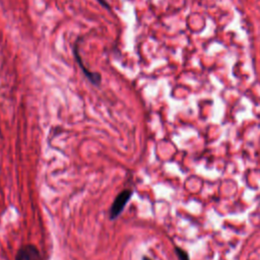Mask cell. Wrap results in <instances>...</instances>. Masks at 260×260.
Segmentation results:
<instances>
[{
    "instance_id": "3",
    "label": "cell",
    "mask_w": 260,
    "mask_h": 260,
    "mask_svg": "<svg viewBox=\"0 0 260 260\" xmlns=\"http://www.w3.org/2000/svg\"><path fill=\"white\" fill-rule=\"evenodd\" d=\"M15 260H43V257L35 245L27 244L18 249Z\"/></svg>"
},
{
    "instance_id": "2",
    "label": "cell",
    "mask_w": 260,
    "mask_h": 260,
    "mask_svg": "<svg viewBox=\"0 0 260 260\" xmlns=\"http://www.w3.org/2000/svg\"><path fill=\"white\" fill-rule=\"evenodd\" d=\"M79 42H80L79 39L76 40L75 45H74V47H73V54H74L75 60H76L77 64L79 65L80 69L82 70L83 74L85 75V77H86L93 85L99 86V85L101 84L102 76H101V74L98 73V72H92V71L88 70V69L85 67V65H83V63H82V61H81V58H80V55H79V46H78V45H79Z\"/></svg>"
},
{
    "instance_id": "1",
    "label": "cell",
    "mask_w": 260,
    "mask_h": 260,
    "mask_svg": "<svg viewBox=\"0 0 260 260\" xmlns=\"http://www.w3.org/2000/svg\"><path fill=\"white\" fill-rule=\"evenodd\" d=\"M133 195V192L131 190H123L122 192H120L115 200L113 201L111 208H110V218L111 219H116L121 212L124 210L126 204L128 203V201L130 200L131 196Z\"/></svg>"
},
{
    "instance_id": "4",
    "label": "cell",
    "mask_w": 260,
    "mask_h": 260,
    "mask_svg": "<svg viewBox=\"0 0 260 260\" xmlns=\"http://www.w3.org/2000/svg\"><path fill=\"white\" fill-rule=\"evenodd\" d=\"M175 251H176V254H177L179 260H190V259H189V256H188V253H187L185 250H183V249L177 247V248L175 249Z\"/></svg>"
},
{
    "instance_id": "5",
    "label": "cell",
    "mask_w": 260,
    "mask_h": 260,
    "mask_svg": "<svg viewBox=\"0 0 260 260\" xmlns=\"http://www.w3.org/2000/svg\"><path fill=\"white\" fill-rule=\"evenodd\" d=\"M142 260H151V259L148 258V257H146V256H144V257H142Z\"/></svg>"
}]
</instances>
